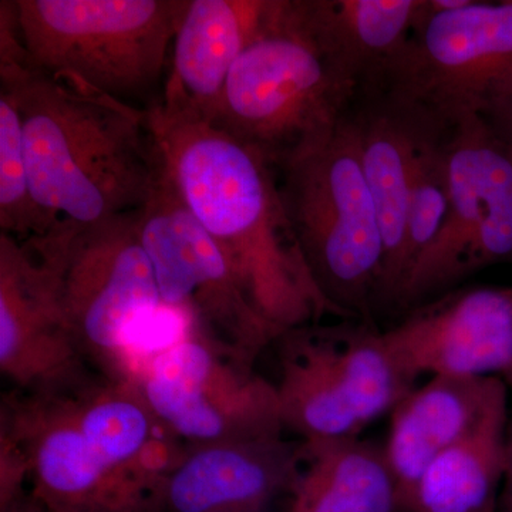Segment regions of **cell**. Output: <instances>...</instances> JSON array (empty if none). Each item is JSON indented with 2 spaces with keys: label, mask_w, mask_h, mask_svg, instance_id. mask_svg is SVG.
Returning a JSON list of instances; mask_svg holds the SVG:
<instances>
[{
  "label": "cell",
  "mask_w": 512,
  "mask_h": 512,
  "mask_svg": "<svg viewBox=\"0 0 512 512\" xmlns=\"http://www.w3.org/2000/svg\"><path fill=\"white\" fill-rule=\"evenodd\" d=\"M0 429L22 451L30 491L49 512H164L165 484L187 450L131 380L101 375L59 392L12 390Z\"/></svg>",
  "instance_id": "6da1fadb"
},
{
  "label": "cell",
  "mask_w": 512,
  "mask_h": 512,
  "mask_svg": "<svg viewBox=\"0 0 512 512\" xmlns=\"http://www.w3.org/2000/svg\"><path fill=\"white\" fill-rule=\"evenodd\" d=\"M148 113L165 173L256 311L279 335L338 316L293 235L275 168L214 124Z\"/></svg>",
  "instance_id": "7a4b0ae2"
},
{
  "label": "cell",
  "mask_w": 512,
  "mask_h": 512,
  "mask_svg": "<svg viewBox=\"0 0 512 512\" xmlns=\"http://www.w3.org/2000/svg\"><path fill=\"white\" fill-rule=\"evenodd\" d=\"M22 117L33 197L53 221L90 225L141 210L164 164L147 109L0 60Z\"/></svg>",
  "instance_id": "3957f363"
},
{
  "label": "cell",
  "mask_w": 512,
  "mask_h": 512,
  "mask_svg": "<svg viewBox=\"0 0 512 512\" xmlns=\"http://www.w3.org/2000/svg\"><path fill=\"white\" fill-rule=\"evenodd\" d=\"M356 93L313 36L299 0H272L211 124L278 170L329 140Z\"/></svg>",
  "instance_id": "277c9868"
},
{
  "label": "cell",
  "mask_w": 512,
  "mask_h": 512,
  "mask_svg": "<svg viewBox=\"0 0 512 512\" xmlns=\"http://www.w3.org/2000/svg\"><path fill=\"white\" fill-rule=\"evenodd\" d=\"M275 171L286 217L323 298L340 319L375 322L383 235L349 111L329 140Z\"/></svg>",
  "instance_id": "5b68a950"
},
{
  "label": "cell",
  "mask_w": 512,
  "mask_h": 512,
  "mask_svg": "<svg viewBox=\"0 0 512 512\" xmlns=\"http://www.w3.org/2000/svg\"><path fill=\"white\" fill-rule=\"evenodd\" d=\"M188 5L190 0H15L23 63L137 107L165 80Z\"/></svg>",
  "instance_id": "8992f818"
},
{
  "label": "cell",
  "mask_w": 512,
  "mask_h": 512,
  "mask_svg": "<svg viewBox=\"0 0 512 512\" xmlns=\"http://www.w3.org/2000/svg\"><path fill=\"white\" fill-rule=\"evenodd\" d=\"M49 279L70 335L94 372L130 380L128 336L161 305L138 211L97 224L59 221L25 239Z\"/></svg>",
  "instance_id": "52a82bcc"
},
{
  "label": "cell",
  "mask_w": 512,
  "mask_h": 512,
  "mask_svg": "<svg viewBox=\"0 0 512 512\" xmlns=\"http://www.w3.org/2000/svg\"><path fill=\"white\" fill-rule=\"evenodd\" d=\"M272 348L282 423L299 440L360 437L416 387L375 322L298 326Z\"/></svg>",
  "instance_id": "ba28073f"
},
{
  "label": "cell",
  "mask_w": 512,
  "mask_h": 512,
  "mask_svg": "<svg viewBox=\"0 0 512 512\" xmlns=\"http://www.w3.org/2000/svg\"><path fill=\"white\" fill-rule=\"evenodd\" d=\"M138 225L161 305L183 313L190 335L239 365L256 367L281 335L256 311L217 242L188 210L165 170L138 210Z\"/></svg>",
  "instance_id": "9c48e42d"
},
{
  "label": "cell",
  "mask_w": 512,
  "mask_h": 512,
  "mask_svg": "<svg viewBox=\"0 0 512 512\" xmlns=\"http://www.w3.org/2000/svg\"><path fill=\"white\" fill-rule=\"evenodd\" d=\"M444 151L446 220L414 264L397 315L512 262V148L476 116L447 131Z\"/></svg>",
  "instance_id": "30bf717a"
},
{
  "label": "cell",
  "mask_w": 512,
  "mask_h": 512,
  "mask_svg": "<svg viewBox=\"0 0 512 512\" xmlns=\"http://www.w3.org/2000/svg\"><path fill=\"white\" fill-rule=\"evenodd\" d=\"M512 77V0H468L426 13L372 89H382L427 119L451 128L483 116Z\"/></svg>",
  "instance_id": "8fae6325"
},
{
  "label": "cell",
  "mask_w": 512,
  "mask_h": 512,
  "mask_svg": "<svg viewBox=\"0 0 512 512\" xmlns=\"http://www.w3.org/2000/svg\"><path fill=\"white\" fill-rule=\"evenodd\" d=\"M130 380L185 447L286 434L274 382L190 333L134 360Z\"/></svg>",
  "instance_id": "7c38bea8"
},
{
  "label": "cell",
  "mask_w": 512,
  "mask_h": 512,
  "mask_svg": "<svg viewBox=\"0 0 512 512\" xmlns=\"http://www.w3.org/2000/svg\"><path fill=\"white\" fill-rule=\"evenodd\" d=\"M407 375L501 376L512 366L511 286H460L382 330Z\"/></svg>",
  "instance_id": "4fadbf2b"
},
{
  "label": "cell",
  "mask_w": 512,
  "mask_h": 512,
  "mask_svg": "<svg viewBox=\"0 0 512 512\" xmlns=\"http://www.w3.org/2000/svg\"><path fill=\"white\" fill-rule=\"evenodd\" d=\"M0 373L13 392L52 393L99 375L67 329L25 241L0 234Z\"/></svg>",
  "instance_id": "5bb4252c"
},
{
  "label": "cell",
  "mask_w": 512,
  "mask_h": 512,
  "mask_svg": "<svg viewBox=\"0 0 512 512\" xmlns=\"http://www.w3.org/2000/svg\"><path fill=\"white\" fill-rule=\"evenodd\" d=\"M349 116L355 124L360 160L383 235L377 315L396 313L406 281L404 249L414 156L421 131L431 120L380 89L356 93Z\"/></svg>",
  "instance_id": "9a60e30c"
},
{
  "label": "cell",
  "mask_w": 512,
  "mask_h": 512,
  "mask_svg": "<svg viewBox=\"0 0 512 512\" xmlns=\"http://www.w3.org/2000/svg\"><path fill=\"white\" fill-rule=\"evenodd\" d=\"M301 447L285 434L187 447L165 484L164 512H274L291 493Z\"/></svg>",
  "instance_id": "2e32d148"
},
{
  "label": "cell",
  "mask_w": 512,
  "mask_h": 512,
  "mask_svg": "<svg viewBox=\"0 0 512 512\" xmlns=\"http://www.w3.org/2000/svg\"><path fill=\"white\" fill-rule=\"evenodd\" d=\"M272 0H190L171 47L163 97L167 119L217 117L235 63L264 26Z\"/></svg>",
  "instance_id": "e0dca14e"
},
{
  "label": "cell",
  "mask_w": 512,
  "mask_h": 512,
  "mask_svg": "<svg viewBox=\"0 0 512 512\" xmlns=\"http://www.w3.org/2000/svg\"><path fill=\"white\" fill-rule=\"evenodd\" d=\"M508 394L501 376H433L394 407L384 451L399 488L400 512L431 461L474 433L508 402Z\"/></svg>",
  "instance_id": "ac0fdd59"
},
{
  "label": "cell",
  "mask_w": 512,
  "mask_h": 512,
  "mask_svg": "<svg viewBox=\"0 0 512 512\" xmlns=\"http://www.w3.org/2000/svg\"><path fill=\"white\" fill-rule=\"evenodd\" d=\"M313 36L357 92L382 82L429 0H299Z\"/></svg>",
  "instance_id": "d6986e66"
},
{
  "label": "cell",
  "mask_w": 512,
  "mask_h": 512,
  "mask_svg": "<svg viewBox=\"0 0 512 512\" xmlns=\"http://www.w3.org/2000/svg\"><path fill=\"white\" fill-rule=\"evenodd\" d=\"M298 474L282 512H400L384 446L362 440H301Z\"/></svg>",
  "instance_id": "ffe728a7"
},
{
  "label": "cell",
  "mask_w": 512,
  "mask_h": 512,
  "mask_svg": "<svg viewBox=\"0 0 512 512\" xmlns=\"http://www.w3.org/2000/svg\"><path fill=\"white\" fill-rule=\"evenodd\" d=\"M510 424L507 402L431 461L403 512H497L507 477Z\"/></svg>",
  "instance_id": "44dd1931"
},
{
  "label": "cell",
  "mask_w": 512,
  "mask_h": 512,
  "mask_svg": "<svg viewBox=\"0 0 512 512\" xmlns=\"http://www.w3.org/2000/svg\"><path fill=\"white\" fill-rule=\"evenodd\" d=\"M56 224L33 197L22 117L13 97L0 89V234L25 241Z\"/></svg>",
  "instance_id": "7402d4cb"
},
{
  "label": "cell",
  "mask_w": 512,
  "mask_h": 512,
  "mask_svg": "<svg viewBox=\"0 0 512 512\" xmlns=\"http://www.w3.org/2000/svg\"><path fill=\"white\" fill-rule=\"evenodd\" d=\"M448 130L450 128L429 123L421 131L419 144H417L412 185H410L409 210H407L406 249H404L406 281L417 259L429 248L446 220L448 180L444 137Z\"/></svg>",
  "instance_id": "603a6c76"
},
{
  "label": "cell",
  "mask_w": 512,
  "mask_h": 512,
  "mask_svg": "<svg viewBox=\"0 0 512 512\" xmlns=\"http://www.w3.org/2000/svg\"><path fill=\"white\" fill-rule=\"evenodd\" d=\"M483 119L512 148V77L485 109Z\"/></svg>",
  "instance_id": "cb8c5ba5"
},
{
  "label": "cell",
  "mask_w": 512,
  "mask_h": 512,
  "mask_svg": "<svg viewBox=\"0 0 512 512\" xmlns=\"http://www.w3.org/2000/svg\"><path fill=\"white\" fill-rule=\"evenodd\" d=\"M0 512H49L45 505L28 490L26 493L20 494L18 498L10 501L5 507H0Z\"/></svg>",
  "instance_id": "d4e9b609"
},
{
  "label": "cell",
  "mask_w": 512,
  "mask_h": 512,
  "mask_svg": "<svg viewBox=\"0 0 512 512\" xmlns=\"http://www.w3.org/2000/svg\"><path fill=\"white\" fill-rule=\"evenodd\" d=\"M497 512H512V485L505 483Z\"/></svg>",
  "instance_id": "484cf974"
},
{
  "label": "cell",
  "mask_w": 512,
  "mask_h": 512,
  "mask_svg": "<svg viewBox=\"0 0 512 512\" xmlns=\"http://www.w3.org/2000/svg\"><path fill=\"white\" fill-rule=\"evenodd\" d=\"M505 483L512 485V420L508 431V468Z\"/></svg>",
  "instance_id": "4316f807"
},
{
  "label": "cell",
  "mask_w": 512,
  "mask_h": 512,
  "mask_svg": "<svg viewBox=\"0 0 512 512\" xmlns=\"http://www.w3.org/2000/svg\"><path fill=\"white\" fill-rule=\"evenodd\" d=\"M503 377L505 384H507L508 390L512 393V366L508 367L507 370L501 375Z\"/></svg>",
  "instance_id": "83f0119b"
}]
</instances>
